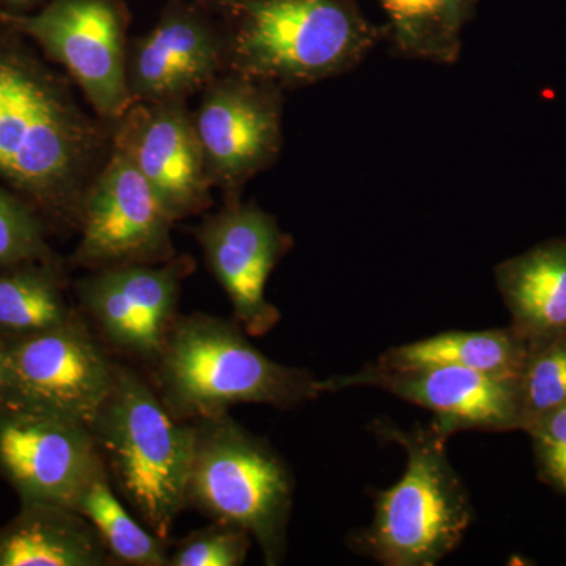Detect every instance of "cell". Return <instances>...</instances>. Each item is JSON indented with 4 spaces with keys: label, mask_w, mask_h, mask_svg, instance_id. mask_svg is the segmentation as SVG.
Wrapping results in <instances>:
<instances>
[{
    "label": "cell",
    "mask_w": 566,
    "mask_h": 566,
    "mask_svg": "<svg viewBox=\"0 0 566 566\" xmlns=\"http://www.w3.org/2000/svg\"><path fill=\"white\" fill-rule=\"evenodd\" d=\"M115 370L117 363L74 315L61 326L6 338L0 401L91 427Z\"/></svg>",
    "instance_id": "cell-7"
},
{
    "label": "cell",
    "mask_w": 566,
    "mask_h": 566,
    "mask_svg": "<svg viewBox=\"0 0 566 566\" xmlns=\"http://www.w3.org/2000/svg\"><path fill=\"white\" fill-rule=\"evenodd\" d=\"M527 338L515 327L486 331H449L423 340L392 346L375 365L386 370L460 367L482 374L520 376Z\"/></svg>",
    "instance_id": "cell-19"
},
{
    "label": "cell",
    "mask_w": 566,
    "mask_h": 566,
    "mask_svg": "<svg viewBox=\"0 0 566 566\" xmlns=\"http://www.w3.org/2000/svg\"><path fill=\"white\" fill-rule=\"evenodd\" d=\"M191 271L186 256L103 268L77 283V297L112 348L155 364L177 322L181 282Z\"/></svg>",
    "instance_id": "cell-12"
},
{
    "label": "cell",
    "mask_w": 566,
    "mask_h": 566,
    "mask_svg": "<svg viewBox=\"0 0 566 566\" xmlns=\"http://www.w3.org/2000/svg\"><path fill=\"white\" fill-rule=\"evenodd\" d=\"M520 381L524 430L538 417L566 406V333L527 340Z\"/></svg>",
    "instance_id": "cell-23"
},
{
    "label": "cell",
    "mask_w": 566,
    "mask_h": 566,
    "mask_svg": "<svg viewBox=\"0 0 566 566\" xmlns=\"http://www.w3.org/2000/svg\"><path fill=\"white\" fill-rule=\"evenodd\" d=\"M77 315L61 279L46 262L17 264L0 273V337H24Z\"/></svg>",
    "instance_id": "cell-22"
},
{
    "label": "cell",
    "mask_w": 566,
    "mask_h": 566,
    "mask_svg": "<svg viewBox=\"0 0 566 566\" xmlns=\"http://www.w3.org/2000/svg\"><path fill=\"white\" fill-rule=\"evenodd\" d=\"M221 55L222 43L202 11L172 0L159 24L134 43L129 88L142 98L172 102L208 84Z\"/></svg>",
    "instance_id": "cell-16"
},
{
    "label": "cell",
    "mask_w": 566,
    "mask_h": 566,
    "mask_svg": "<svg viewBox=\"0 0 566 566\" xmlns=\"http://www.w3.org/2000/svg\"><path fill=\"white\" fill-rule=\"evenodd\" d=\"M3 353H6V338L0 337V381H2Z\"/></svg>",
    "instance_id": "cell-28"
},
{
    "label": "cell",
    "mask_w": 566,
    "mask_h": 566,
    "mask_svg": "<svg viewBox=\"0 0 566 566\" xmlns=\"http://www.w3.org/2000/svg\"><path fill=\"white\" fill-rule=\"evenodd\" d=\"M538 479L566 497V406L528 423Z\"/></svg>",
    "instance_id": "cell-26"
},
{
    "label": "cell",
    "mask_w": 566,
    "mask_h": 566,
    "mask_svg": "<svg viewBox=\"0 0 566 566\" xmlns=\"http://www.w3.org/2000/svg\"><path fill=\"white\" fill-rule=\"evenodd\" d=\"M115 490L156 535L169 538L188 509L192 422L177 419L133 368L117 364L114 385L91 423Z\"/></svg>",
    "instance_id": "cell-4"
},
{
    "label": "cell",
    "mask_w": 566,
    "mask_h": 566,
    "mask_svg": "<svg viewBox=\"0 0 566 566\" xmlns=\"http://www.w3.org/2000/svg\"><path fill=\"white\" fill-rule=\"evenodd\" d=\"M193 128L210 177L227 188H240L281 151V87L241 74L219 82L205 96Z\"/></svg>",
    "instance_id": "cell-14"
},
{
    "label": "cell",
    "mask_w": 566,
    "mask_h": 566,
    "mask_svg": "<svg viewBox=\"0 0 566 566\" xmlns=\"http://www.w3.org/2000/svg\"><path fill=\"white\" fill-rule=\"evenodd\" d=\"M376 433L406 452L403 475L375 497L370 526L353 536L354 549L386 566H433L463 542L474 523L471 494L431 424L401 430L376 422Z\"/></svg>",
    "instance_id": "cell-5"
},
{
    "label": "cell",
    "mask_w": 566,
    "mask_h": 566,
    "mask_svg": "<svg viewBox=\"0 0 566 566\" xmlns=\"http://www.w3.org/2000/svg\"><path fill=\"white\" fill-rule=\"evenodd\" d=\"M387 14V39L395 55L453 65L461 33L480 0H379Z\"/></svg>",
    "instance_id": "cell-20"
},
{
    "label": "cell",
    "mask_w": 566,
    "mask_h": 566,
    "mask_svg": "<svg viewBox=\"0 0 566 566\" xmlns=\"http://www.w3.org/2000/svg\"><path fill=\"white\" fill-rule=\"evenodd\" d=\"M329 392L348 387H376L433 412L431 427L449 439L460 431L524 430L520 376L482 374L460 367L386 370L367 365L353 375L326 379Z\"/></svg>",
    "instance_id": "cell-10"
},
{
    "label": "cell",
    "mask_w": 566,
    "mask_h": 566,
    "mask_svg": "<svg viewBox=\"0 0 566 566\" xmlns=\"http://www.w3.org/2000/svg\"><path fill=\"white\" fill-rule=\"evenodd\" d=\"M103 465L87 424L0 401V476L21 502L71 509Z\"/></svg>",
    "instance_id": "cell-11"
},
{
    "label": "cell",
    "mask_w": 566,
    "mask_h": 566,
    "mask_svg": "<svg viewBox=\"0 0 566 566\" xmlns=\"http://www.w3.org/2000/svg\"><path fill=\"white\" fill-rule=\"evenodd\" d=\"M229 24L233 70L251 80L305 85L356 69L386 25L356 0H214Z\"/></svg>",
    "instance_id": "cell-3"
},
{
    "label": "cell",
    "mask_w": 566,
    "mask_h": 566,
    "mask_svg": "<svg viewBox=\"0 0 566 566\" xmlns=\"http://www.w3.org/2000/svg\"><path fill=\"white\" fill-rule=\"evenodd\" d=\"M234 319L181 316L156 359V392L177 419L227 415L237 405L293 409L329 392L326 379L275 363Z\"/></svg>",
    "instance_id": "cell-2"
},
{
    "label": "cell",
    "mask_w": 566,
    "mask_h": 566,
    "mask_svg": "<svg viewBox=\"0 0 566 566\" xmlns=\"http://www.w3.org/2000/svg\"><path fill=\"white\" fill-rule=\"evenodd\" d=\"M205 259L232 303L234 319L245 333L262 337L281 322L266 300V283L292 248L277 219L256 205L230 203L197 230Z\"/></svg>",
    "instance_id": "cell-13"
},
{
    "label": "cell",
    "mask_w": 566,
    "mask_h": 566,
    "mask_svg": "<svg viewBox=\"0 0 566 566\" xmlns=\"http://www.w3.org/2000/svg\"><path fill=\"white\" fill-rule=\"evenodd\" d=\"M114 565L102 536L70 506L21 502L0 527V566Z\"/></svg>",
    "instance_id": "cell-17"
},
{
    "label": "cell",
    "mask_w": 566,
    "mask_h": 566,
    "mask_svg": "<svg viewBox=\"0 0 566 566\" xmlns=\"http://www.w3.org/2000/svg\"><path fill=\"white\" fill-rule=\"evenodd\" d=\"M192 423L188 509L244 528L262 551L264 565H281L293 510L292 469L266 439L245 430L229 412Z\"/></svg>",
    "instance_id": "cell-6"
},
{
    "label": "cell",
    "mask_w": 566,
    "mask_h": 566,
    "mask_svg": "<svg viewBox=\"0 0 566 566\" xmlns=\"http://www.w3.org/2000/svg\"><path fill=\"white\" fill-rule=\"evenodd\" d=\"M3 2L9 3V6L18 7V9H29V7L40 3L41 0H3Z\"/></svg>",
    "instance_id": "cell-27"
},
{
    "label": "cell",
    "mask_w": 566,
    "mask_h": 566,
    "mask_svg": "<svg viewBox=\"0 0 566 566\" xmlns=\"http://www.w3.org/2000/svg\"><path fill=\"white\" fill-rule=\"evenodd\" d=\"M115 145L128 151L174 221L210 203V172L193 122L172 106L133 107Z\"/></svg>",
    "instance_id": "cell-15"
},
{
    "label": "cell",
    "mask_w": 566,
    "mask_h": 566,
    "mask_svg": "<svg viewBox=\"0 0 566 566\" xmlns=\"http://www.w3.org/2000/svg\"><path fill=\"white\" fill-rule=\"evenodd\" d=\"M3 14H6V11L0 10V22H2Z\"/></svg>",
    "instance_id": "cell-29"
},
{
    "label": "cell",
    "mask_w": 566,
    "mask_h": 566,
    "mask_svg": "<svg viewBox=\"0 0 566 566\" xmlns=\"http://www.w3.org/2000/svg\"><path fill=\"white\" fill-rule=\"evenodd\" d=\"M251 546L252 536L244 528L212 521L178 543L169 566H241Z\"/></svg>",
    "instance_id": "cell-24"
},
{
    "label": "cell",
    "mask_w": 566,
    "mask_h": 566,
    "mask_svg": "<svg viewBox=\"0 0 566 566\" xmlns=\"http://www.w3.org/2000/svg\"><path fill=\"white\" fill-rule=\"evenodd\" d=\"M50 256L39 219L20 200L0 191V268L48 262Z\"/></svg>",
    "instance_id": "cell-25"
},
{
    "label": "cell",
    "mask_w": 566,
    "mask_h": 566,
    "mask_svg": "<svg viewBox=\"0 0 566 566\" xmlns=\"http://www.w3.org/2000/svg\"><path fill=\"white\" fill-rule=\"evenodd\" d=\"M99 144L61 82L0 46V177L44 210L81 222L82 180Z\"/></svg>",
    "instance_id": "cell-1"
},
{
    "label": "cell",
    "mask_w": 566,
    "mask_h": 566,
    "mask_svg": "<svg viewBox=\"0 0 566 566\" xmlns=\"http://www.w3.org/2000/svg\"><path fill=\"white\" fill-rule=\"evenodd\" d=\"M128 21L122 0H51L35 17L2 18L62 63L107 118L123 117L132 104L125 66Z\"/></svg>",
    "instance_id": "cell-8"
},
{
    "label": "cell",
    "mask_w": 566,
    "mask_h": 566,
    "mask_svg": "<svg viewBox=\"0 0 566 566\" xmlns=\"http://www.w3.org/2000/svg\"><path fill=\"white\" fill-rule=\"evenodd\" d=\"M80 223L76 262L82 266L103 270L174 259V219L132 156L118 145L82 203Z\"/></svg>",
    "instance_id": "cell-9"
},
{
    "label": "cell",
    "mask_w": 566,
    "mask_h": 566,
    "mask_svg": "<svg viewBox=\"0 0 566 566\" xmlns=\"http://www.w3.org/2000/svg\"><path fill=\"white\" fill-rule=\"evenodd\" d=\"M102 536L114 564L129 566H169L166 538L136 520L123 505L103 465L71 505Z\"/></svg>",
    "instance_id": "cell-21"
},
{
    "label": "cell",
    "mask_w": 566,
    "mask_h": 566,
    "mask_svg": "<svg viewBox=\"0 0 566 566\" xmlns=\"http://www.w3.org/2000/svg\"><path fill=\"white\" fill-rule=\"evenodd\" d=\"M495 285L527 340L566 333V238L545 241L494 268Z\"/></svg>",
    "instance_id": "cell-18"
}]
</instances>
